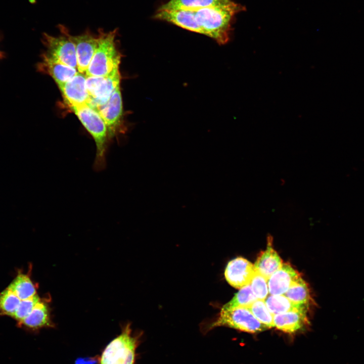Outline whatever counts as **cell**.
<instances>
[{"mask_svg":"<svg viewBox=\"0 0 364 364\" xmlns=\"http://www.w3.org/2000/svg\"><path fill=\"white\" fill-rule=\"evenodd\" d=\"M245 8L231 1L224 5L195 11V18L203 34L212 38L220 44H224L230 40L235 15Z\"/></svg>","mask_w":364,"mask_h":364,"instance_id":"cell-1","label":"cell"},{"mask_svg":"<svg viewBox=\"0 0 364 364\" xmlns=\"http://www.w3.org/2000/svg\"><path fill=\"white\" fill-rule=\"evenodd\" d=\"M266 305L273 314L293 310L308 309V306L293 303L284 295H270L264 300Z\"/></svg>","mask_w":364,"mask_h":364,"instance_id":"cell-19","label":"cell"},{"mask_svg":"<svg viewBox=\"0 0 364 364\" xmlns=\"http://www.w3.org/2000/svg\"><path fill=\"white\" fill-rule=\"evenodd\" d=\"M220 326L234 328L250 333L264 331L268 328L260 322L246 307L221 310L217 317L206 327V331Z\"/></svg>","mask_w":364,"mask_h":364,"instance_id":"cell-5","label":"cell"},{"mask_svg":"<svg viewBox=\"0 0 364 364\" xmlns=\"http://www.w3.org/2000/svg\"><path fill=\"white\" fill-rule=\"evenodd\" d=\"M85 74L78 73L69 80L58 85L69 107L89 105L91 97L86 89Z\"/></svg>","mask_w":364,"mask_h":364,"instance_id":"cell-9","label":"cell"},{"mask_svg":"<svg viewBox=\"0 0 364 364\" xmlns=\"http://www.w3.org/2000/svg\"><path fill=\"white\" fill-rule=\"evenodd\" d=\"M285 183H286L285 180L284 178H281L280 179V184L282 186L284 185Z\"/></svg>","mask_w":364,"mask_h":364,"instance_id":"cell-29","label":"cell"},{"mask_svg":"<svg viewBox=\"0 0 364 364\" xmlns=\"http://www.w3.org/2000/svg\"><path fill=\"white\" fill-rule=\"evenodd\" d=\"M231 0H170L161 9H185L196 11L206 7L224 5Z\"/></svg>","mask_w":364,"mask_h":364,"instance_id":"cell-18","label":"cell"},{"mask_svg":"<svg viewBox=\"0 0 364 364\" xmlns=\"http://www.w3.org/2000/svg\"><path fill=\"white\" fill-rule=\"evenodd\" d=\"M249 285L256 299L265 300L269 293L267 279L255 269Z\"/></svg>","mask_w":364,"mask_h":364,"instance_id":"cell-25","label":"cell"},{"mask_svg":"<svg viewBox=\"0 0 364 364\" xmlns=\"http://www.w3.org/2000/svg\"><path fill=\"white\" fill-rule=\"evenodd\" d=\"M117 30L105 32L100 29L98 47L86 69V76H106L119 68L121 54L116 44Z\"/></svg>","mask_w":364,"mask_h":364,"instance_id":"cell-3","label":"cell"},{"mask_svg":"<svg viewBox=\"0 0 364 364\" xmlns=\"http://www.w3.org/2000/svg\"><path fill=\"white\" fill-rule=\"evenodd\" d=\"M284 295L297 305L308 306L310 300L308 286L301 277L293 283Z\"/></svg>","mask_w":364,"mask_h":364,"instance_id":"cell-21","label":"cell"},{"mask_svg":"<svg viewBox=\"0 0 364 364\" xmlns=\"http://www.w3.org/2000/svg\"><path fill=\"white\" fill-rule=\"evenodd\" d=\"M139 342V336L132 334L130 324H127L104 348L98 364H135Z\"/></svg>","mask_w":364,"mask_h":364,"instance_id":"cell-4","label":"cell"},{"mask_svg":"<svg viewBox=\"0 0 364 364\" xmlns=\"http://www.w3.org/2000/svg\"><path fill=\"white\" fill-rule=\"evenodd\" d=\"M246 307L260 322L268 328L274 327V315L267 308L264 300L256 299Z\"/></svg>","mask_w":364,"mask_h":364,"instance_id":"cell-23","label":"cell"},{"mask_svg":"<svg viewBox=\"0 0 364 364\" xmlns=\"http://www.w3.org/2000/svg\"><path fill=\"white\" fill-rule=\"evenodd\" d=\"M98 360L95 358H88L77 359L75 364H95Z\"/></svg>","mask_w":364,"mask_h":364,"instance_id":"cell-27","label":"cell"},{"mask_svg":"<svg viewBox=\"0 0 364 364\" xmlns=\"http://www.w3.org/2000/svg\"><path fill=\"white\" fill-rule=\"evenodd\" d=\"M254 271L252 263L243 257H237L228 262L224 277L232 287L241 289L250 284Z\"/></svg>","mask_w":364,"mask_h":364,"instance_id":"cell-11","label":"cell"},{"mask_svg":"<svg viewBox=\"0 0 364 364\" xmlns=\"http://www.w3.org/2000/svg\"><path fill=\"white\" fill-rule=\"evenodd\" d=\"M300 275L290 264L283 263L282 267L268 279V292L270 295H284Z\"/></svg>","mask_w":364,"mask_h":364,"instance_id":"cell-14","label":"cell"},{"mask_svg":"<svg viewBox=\"0 0 364 364\" xmlns=\"http://www.w3.org/2000/svg\"><path fill=\"white\" fill-rule=\"evenodd\" d=\"M272 240L271 235L267 236V248L260 252L254 265L255 269L267 280L283 264L282 260L272 247Z\"/></svg>","mask_w":364,"mask_h":364,"instance_id":"cell-16","label":"cell"},{"mask_svg":"<svg viewBox=\"0 0 364 364\" xmlns=\"http://www.w3.org/2000/svg\"><path fill=\"white\" fill-rule=\"evenodd\" d=\"M21 300L8 288L0 293V312L13 317Z\"/></svg>","mask_w":364,"mask_h":364,"instance_id":"cell-24","label":"cell"},{"mask_svg":"<svg viewBox=\"0 0 364 364\" xmlns=\"http://www.w3.org/2000/svg\"><path fill=\"white\" fill-rule=\"evenodd\" d=\"M154 17L187 30L203 34L202 30L196 21L194 11L159 8Z\"/></svg>","mask_w":364,"mask_h":364,"instance_id":"cell-12","label":"cell"},{"mask_svg":"<svg viewBox=\"0 0 364 364\" xmlns=\"http://www.w3.org/2000/svg\"><path fill=\"white\" fill-rule=\"evenodd\" d=\"M307 312V309H298L274 314V327L290 334L298 332L308 323Z\"/></svg>","mask_w":364,"mask_h":364,"instance_id":"cell-15","label":"cell"},{"mask_svg":"<svg viewBox=\"0 0 364 364\" xmlns=\"http://www.w3.org/2000/svg\"><path fill=\"white\" fill-rule=\"evenodd\" d=\"M36 70L50 75L57 85L69 80L78 72L77 69L52 58L43 53L41 55V61L36 64Z\"/></svg>","mask_w":364,"mask_h":364,"instance_id":"cell-13","label":"cell"},{"mask_svg":"<svg viewBox=\"0 0 364 364\" xmlns=\"http://www.w3.org/2000/svg\"><path fill=\"white\" fill-rule=\"evenodd\" d=\"M3 38V35L0 32V41L2 40ZM7 57V54L5 52L1 51L0 50V61L3 60Z\"/></svg>","mask_w":364,"mask_h":364,"instance_id":"cell-28","label":"cell"},{"mask_svg":"<svg viewBox=\"0 0 364 364\" xmlns=\"http://www.w3.org/2000/svg\"><path fill=\"white\" fill-rule=\"evenodd\" d=\"M53 324L48 305L40 300L31 313L19 324L28 329L36 330L44 327H52Z\"/></svg>","mask_w":364,"mask_h":364,"instance_id":"cell-17","label":"cell"},{"mask_svg":"<svg viewBox=\"0 0 364 364\" xmlns=\"http://www.w3.org/2000/svg\"><path fill=\"white\" fill-rule=\"evenodd\" d=\"M250 285L241 289L234 297L222 307L221 310H227L237 307H248L256 300Z\"/></svg>","mask_w":364,"mask_h":364,"instance_id":"cell-22","label":"cell"},{"mask_svg":"<svg viewBox=\"0 0 364 364\" xmlns=\"http://www.w3.org/2000/svg\"><path fill=\"white\" fill-rule=\"evenodd\" d=\"M69 107L95 141L96 153L94 169L97 171L104 169L106 165L108 140L109 139L105 123L98 111L87 104Z\"/></svg>","mask_w":364,"mask_h":364,"instance_id":"cell-2","label":"cell"},{"mask_svg":"<svg viewBox=\"0 0 364 364\" xmlns=\"http://www.w3.org/2000/svg\"><path fill=\"white\" fill-rule=\"evenodd\" d=\"M105 123L109 138L122 132V100L120 85H118L108 102L96 109Z\"/></svg>","mask_w":364,"mask_h":364,"instance_id":"cell-8","label":"cell"},{"mask_svg":"<svg viewBox=\"0 0 364 364\" xmlns=\"http://www.w3.org/2000/svg\"><path fill=\"white\" fill-rule=\"evenodd\" d=\"M61 35L57 36L43 33L41 41L46 49L43 53L49 57L77 69L75 47L68 30L60 25Z\"/></svg>","mask_w":364,"mask_h":364,"instance_id":"cell-6","label":"cell"},{"mask_svg":"<svg viewBox=\"0 0 364 364\" xmlns=\"http://www.w3.org/2000/svg\"><path fill=\"white\" fill-rule=\"evenodd\" d=\"M69 35L75 47L77 70L85 74L98 47V36L89 31L78 35Z\"/></svg>","mask_w":364,"mask_h":364,"instance_id":"cell-10","label":"cell"},{"mask_svg":"<svg viewBox=\"0 0 364 364\" xmlns=\"http://www.w3.org/2000/svg\"><path fill=\"white\" fill-rule=\"evenodd\" d=\"M86 89L91 97L88 105L97 109L105 104L117 86L120 85L119 68L106 76H86Z\"/></svg>","mask_w":364,"mask_h":364,"instance_id":"cell-7","label":"cell"},{"mask_svg":"<svg viewBox=\"0 0 364 364\" xmlns=\"http://www.w3.org/2000/svg\"><path fill=\"white\" fill-rule=\"evenodd\" d=\"M8 288L12 291L22 300L36 294L35 286L29 277L20 274L9 285Z\"/></svg>","mask_w":364,"mask_h":364,"instance_id":"cell-20","label":"cell"},{"mask_svg":"<svg viewBox=\"0 0 364 364\" xmlns=\"http://www.w3.org/2000/svg\"><path fill=\"white\" fill-rule=\"evenodd\" d=\"M40 300V299L36 294L29 298L21 300L12 317L16 320L19 324L31 313L35 305Z\"/></svg>","mask_w":364,"mask_h":364,"instance_id":"cell-26","label":"cell"}]
</instances>
